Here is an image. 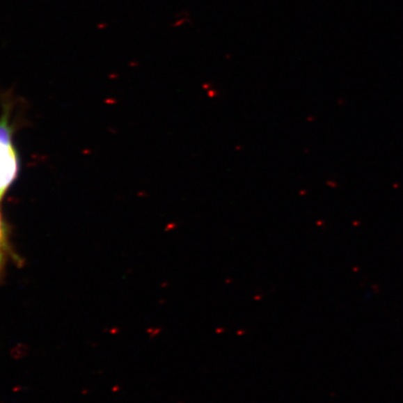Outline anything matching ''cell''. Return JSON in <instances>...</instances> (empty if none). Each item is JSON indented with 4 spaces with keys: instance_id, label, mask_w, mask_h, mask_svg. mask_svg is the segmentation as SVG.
<instances>
[{
    "instance_id": "6da1fadb",
    "label": "cell",
    "mask_w": 403,
    "mask_h": 403,
    "mask_svg": "<svg viewBox=\"0 0 403 403\" xmlns=\"http://www.w3.org/2000/svg\"><path fill=\"white\" fill-rule=\"evenodd\" d=\"M18 161L6 123H0V199L17 174Z\"/></svg>"
},
{
    "instance_id": "7a4b0ae2",
    "label": "cell",
    "mask_w": 403,
    "mask_h": 403,
    "mask_svg": "<svg viewBox=\"0 0 403 403\" xmlns=\"http://www.w3.org/2000/svg\"><path fill=\"white\" fill-rule=\"evenodd\" d=\"M4 265V232L2 227L1 216H0V276Z\"/></svg>"
}]
</instances>
